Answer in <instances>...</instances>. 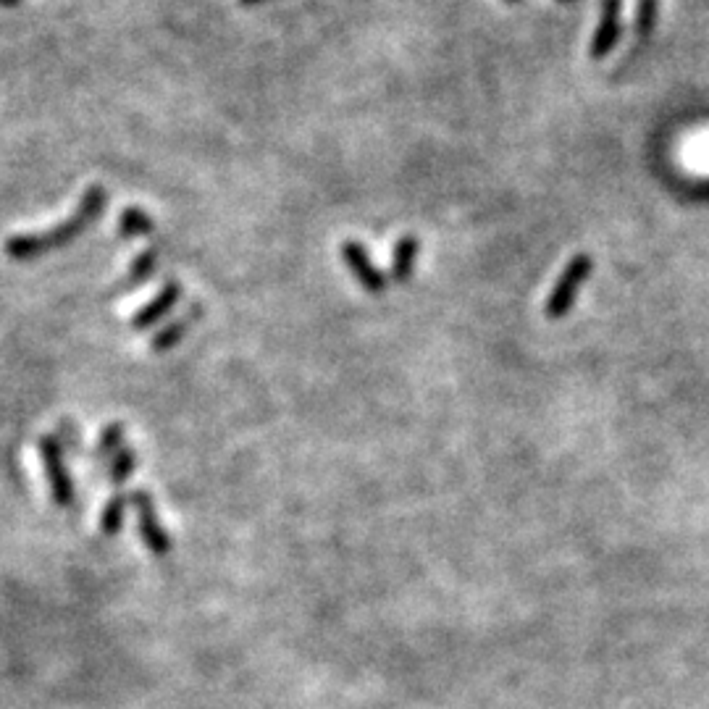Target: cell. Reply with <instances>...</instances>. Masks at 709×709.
I'll return each instance as SVG.
<instances>
[{
    "mask_svg": "<svg viewBox=\"0 0 709 709\" xmlns=\"http://www.w3.org/2000/svg\"><path fill=\"white\" fill-rule=\"evenodd\" d=\"M108 203V192L103 184H90L79 200L77 211L71 213L69 218H64L61 224H56L53 229H45V232H35V234H16L6 242V255L11 260H37L40 255L53 253V250H61V247L71 245L74 239H79L82 234L90 229V226L98 224V218L103 216Z\"/></svg>",
    "mask_w": 709,
    "mask_h": 709,
    "instance_id": "cell-1",
    "label": "cell"
},
{
    "mask_svg": "<svg viewBox=\"0 0 709 709\" xmlns=\"http://www.w3.org/2000/svg\"><path fill=\"white\" fill-rule=\"evenodd\" d=\"M591 271H594V260H591V255L578 253L576 258H570V263L565 266L560 279H557L555 289H552L547 297V305H544L547 318L560 321V318L568 316L570 310H573V305H576L578 292H581V287L591 276Z\"/></svg>",
    "mask_w": 709,
    "mask_h": 709,
    "instance_id": "cell-2",
    "label": "cell"
},
{
    "mask_svg": "<svg viewBox=\"0 0 709 709\" xmlns=\"http://www.w3.org/2000/svg\"><path fill=\"white\" fill-rule=\"evenodd\" d=\"M37 455L43 463V473L48 478L50 499L56 507H71L74 505V481L66 468L64 447L53 434H43L37 439Z\"/></svg>",
    "mask_w": 709,
    "mask_h": 709,
    "instance_id": "cell-3",
    "label": "cell"
},
{
    "mask_svg": "<svg viewBox=\"0 0 709 709\" xmlns=\"http://www.w3.org/2000/svg\"><path fill=\"white\" fill-rule=\"evenodd\" d=\"M129 505L134 507L137 513V526H140V536L145 541V547L153 552L155 557H166L171 552V539L169 534L163 531L161 520H158V513H155V499L150 492H132L127 494Z\"/></svg>",
    "mask_w": 709,
    "mask_h": 709,
    "instance_id": "cell-4",
    "label": "cell"
},
{
    "mask_svg": "<svg viewBox=\"0 0 709 709\" xmlns=\"http://www.w3.org/2000/svg\"><path fill=\"white\" fill-rule=\"evenodd\" d=\"M342 260L344 266L350 268V274L355 276V281H358L360 287L366 289V292H371V295L387 292L389 279L384 276V271L376 268V263L371 260V253H368V247L363 245V242H358V239H347V242L342 245Z\"/></svg>",
    "mask_w": 709,
    "mask_h": 709,
    "instance_id": "cell-5",
    "label": "cell"
},
{
    "mask_svg": "<svg viewBox=\"0 0 709 709\" xmlns=\"http://www.w3.org/2000/svg\"><path fill=\"white\" fill-rule=\"evenodd\" d=\"M623 35V0H602V19H599L597 35L591 37L589 56L602 61L610 56Z\"/></svg>",
    "mask_w": 709,
    "mask_h": 709,
    "instance_id": "cell-6",
    "label": "cell"
},
{
    "mask_svg": "<svg viewBox=\"0 0 709 709\" xmlns=\"http://www.w3.org/2000/svg\"><path fill=\"white\" fill-rule=\"evenodd\" d=\"M179 300H182V284H179L176 279H169L161 287V292H158L148 305H142V308L134 313L132 321H129L132 323V329L134 331L153 329L155 323H161L169 313H174Z\"/></svg>",
    "mask_w": 709,
    "mask_h": 709,
    "instance_id": "cell-7",
    "label": "cell"
},
{
    "mask_svg": "<svg viewBox=\"0 0 709 709\" xmlns=\"http://www.w3.org/2000/svg\"><path fill=\"white\" fill-rule=\"evenodd\" d=\"M203 316V305H190V308L184 310L182 316L174 318V321L166 326V329H161L158 334L153 337V342H150V350L153 352H169L171 347H176V344L182 342V337L187 334V331L192 329L197 323V318Z\"/></svg>",
    "mask_w": 709,
    "mask_h": 709,
    "instance_id": "cell-8",
    "label": "cell"
},
{
    "mask_svg": "<svg viewBox=\"0 0 709 709\" xmlns=\"http://www.w3.org/2000/svg\"><path fill=\"white\" fill-rule=\"evenodd\" d=\"M418 237L415 234H405L397 239L392 255V281L397 284H408L413 279L415 263H418Z\"/></svg>",
    "mask_w": 709,
    "mask_h": 709,
    "instance_id": "cell-9",
    "label": "cell"
},
{
    "mask_svg": "<svg viewBox=\"0 0 709 709\" xmlns=\"http://www.w3.org/2000/svg\"><path fill=\"white\" fill-rule=\"evenodd\" d=\"M155 271H158V247H148V250H142V253L132 260V266H129V271L124 274V279H121L119 292H134V289H140Z\"/></svg>",
    "mask_w": 709,
    "mask_h": 709,
    "instance_id": "cell-10",
    "label": "cell"
},
{
    "mask_svg": "<svg viewBox=\"0 0 709 709\" xmlns=\"http://www.w3.org/2000/svg\"><path fill=\"white\" fill-rule=\"evenodd\" d=\"M121 239H137V237H148V234L155 232V221L145 208L140 205H132V208H124L119 216V226H116Z\"/></svg>",
    "mask_w": 709,
    "mask_h": 709,
    "instance_id": "cell-11",
    "label": "cell"
},
{
    "mask_svg": "<svg viewBox=\"0 0 709 709\" xmlns=\"http://www.w3.org/2000/svg\"><path fill=\"white\" fill-rule=\"evenodd\" d=\"M657 19H660V0H639V8H636V22H633V37L636 43H644L649 40L657 27Z\"/></svg>",
    "mask_w": 709,
    "mask_h": 709,
    "instance_id": "cell-12",
    "label": "cell"
},
{
    "mask_svg": "<svg viewBox=\"0 0 709 709\" xmlns=\"http://www.w3.org/2000/svg\"><path fill=\"white\" fill-rule=\"evenodd\" d=\"M134 468H137V452L124 444V447L108 460V478H111V484H124L127 478L134 476Z\"/></svg>",
    "mask_w": 709,
    "mask_h": 709,
    "instance_id": "cell-13",
    "label": "cell"
},
{
    "mask_svg": "<svg viewBox=\"0 0 709 709\" xmlns=\"http://www.w3.org/2000/svg\"><path fill=\"white\" fill-rule=\"evenodd\" d=\"M127 505H129L127 494H113V497L108 499L106 507H103V515H100V528H103V534H108V536L119 534L121 523H124V510H127Z\"/></svg>",
    "mask_w": 709,
    "mask_h": 709,
    "instance_id": "cell-14",
    "label": "cell"
},
{
    "mask_svg": "<svg viewBox=\"0 0 709 709\" xmlns=\"http://www.w3.org/2000/svg\"><path fill=\"white\" fill-rule=\"evenodd\" d=\"M124 447V426L119 421L106 423L98 439V460H111Z\"/></svg>",
    "mask_w": 709,
    "mask_h": 709,
    "instance_id": "cell-15",
    "label": "cell"
},
{
    "mask_svg": "<svg viewBox=\"0 0 709 709\" xmlns=\"http://www.w3.org/2000/svg\"><path fill=\"white\" fill-rule=\"evenodd\" d=\"M263 3H268V0H239V6H245V8L263 6Z\"/></svg>",
    "mask_w": 709,
    "mask_h": 709,
    "instance_id": "cell-16",
    "label": "cell"
},
{
    "mask_svg": "<svg viewBox=\"0 0 709 709\" xmlns=\"http://www.w3.org/2000/svg\"><path fill=\"white\" fill-rule=\"evenodd\" d=\"M22 6V0H0V8H16Z\"/></svg>",
    "mask_w": 709,
    "mask_h": 709,
    "instance_id": "cell-17",
    "label": "cell"
},
{
    "mask_svg": "<svg viewBox=\"0 0 709 709\" xmlns=\"http://www.w3.org/2000/svg\"><path fill=\"white\" fill-rule=\"evenodd\" d=\"M560 3H576V0H560Z\"/></svg>",
    "mask_w": 709,
    "mask_h": 709,
    "instance_id": "cell-18",
    "label": "cell"
},
{
    "mask_svg": "<svg viewBox=\"0 0 709 709\" xmlns=\"http://www.w3.org/2000/svg\"><path fill=\"white\" fill-rule=\"evenodd\" d=\"M507 3H518V0H507Z\"/></svg>",
    "mask_w": 709,
    "mask_h": 709,
    "instance_id": "cell-19",
    "label": "cell"
}]
</instances>
